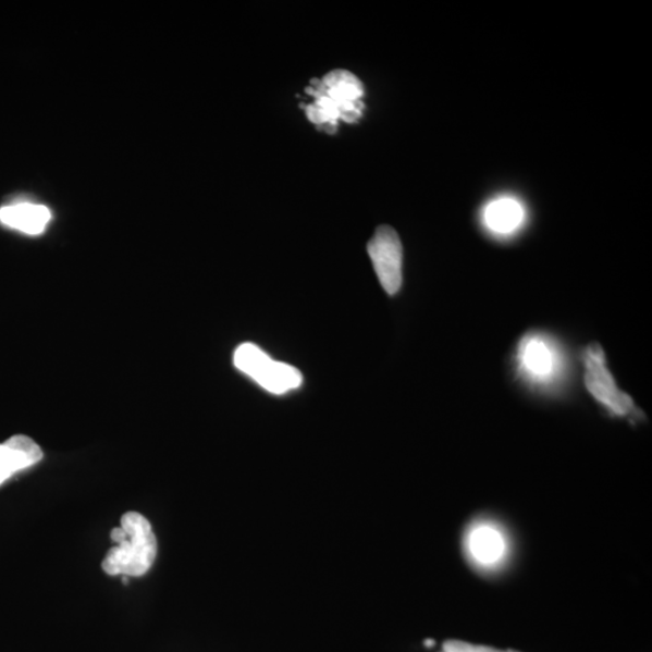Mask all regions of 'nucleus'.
I'll list each match as a JSON object with an SVG mask.
<instances>
[{"instance_id": "nucleus-11", "label": "nucleus", "mask_w": 652, "mask_h": 652, "mask_svg": "<svg viewBox=\"0 0 652 652\" xmlns=\"http://www.w3.org/2000/svg\"><path fill=\"white\" fill-rule=\"evenodd\" d=\"M442 651H444V652H516V651H512V650L502 651V650H496V649L489 648V647L473 645V644H469L466 642H459V640H448V642H446L444 644V647H442Z\"/></svg>"}, {"instance_id": "nucleus-9", "label": "nucleus", "mask_w": 652, "mask_h": 652, "mask_svg": "<svg viewBox=\"0 0 652 652\" xmlns=\"http://www.w3.org/2000/svg\"><path fill=\"white\" fill-rule=\"evenodd\" d=\"M50 220L49 209L40 205L20 204L0 209V221L4 225L25 232L27 235L42 234Z\"/></svg>"}, {"instance_id": "nucleus-2", "label": "nucleus", "mask_w": 652, "mask_h": 652, "mask_svg": "<svg viewBox=\"0 0 652 652\" xmlns=\"http://www.w3.org/2000/svg\"><path fill=\"white\" fill-rule=\"evenodd\" d=\"M110 538L116 546L107 552L103 571L110 577L146 576L158 556V540L148 518L136 512L126 513Z\"/></svg>"}, {"instance_id": "nucleus-5", "label": "nucleus", "mask_w": 652, "mask_h": 652, "mask_svg": "<svg viewBox=\"0 0 652 652\" xmlns=\"http://www.w3.org/2000/svg\"><path fill=\"white\" fill-rule=\"evenodd\" d=\"M585 385L594 399L618 417L638 416L632 397L618 389L612 372L606 367L605 353L599 344L585 349Z\"/></svg>"}, {"instance_id": "nucleus-10", "label": "nucleus", "mask_w": 652, "mask_h": 652, "mask_svg": "<svg viewBox=\"0 0 652 652\" xmlns=\"http://www.w3.org/2000/svg\"><path fill=\"white\" fill-rule=\"evenodd\" d=\"M484 224L496 234H512L522 225L525 211L513 198H500L484 209Z\"/></svg>"}, {"instance_id": "nucleus-12", "label": "nucleus", "mask_w": 652, "mask_h": 652, "mask_svg": "<svg viewBox=\"0 0 652 652\" xmlns=\"http://www.w3.org/2000/svg\"><path fill=\"white\" fill-rule=\"evenodd\" d=\"M425 644H426V647H428V648H432V647H434V645H435V642H434V640H432V639H428V640H426Z\"/></svg>"}, {"instance_id": "nucleus-1", "label": "nucleus", "mask_w": 652, "mask_h": 652, "mask_svg": "<svg viewBox=\"0 0 652 652\" xmlns=\"http://www.w3.org/2000/svg\"><path fill=\"white\" fill-rule=\"evenodd\" d=\"M306 94L315 97L311 104H303L306 116L320 131L334 135L339 120L347 124L358 123L362 116L365 95L362 83L355 74L336 70L328 73L322 81L312 79Z\"/></svg>"}, {"instance_id": "nucleus-3", "label": "nucleus", "mask_w": 652, "mask_h": 652, "mask_svg": "<svg viewBox=\"0 0 652 652\" xmlns=\"http://www.w3.org/2000/svg\"><path fill=\"white\" fill-rule=\"evenodd\" d=\"M236 368L272 394H284L298 389L303 374L290 364L275 361L253 344H243L235 352Z\"/></svg>"}, {"instance_id": "nucleus-7", "label": "nucleus", "mask_w": 652, "mask_h": 652, "mask_svg": "<svg viewBox=\"0 0 652 652\" xmlns=\"http://www.w3.org/2000/svg\"><path fill=\"white\" fill-rule=\"evenodd\" d=\"M516 360L525 378L537 384H549L561 368L557 348L544 335L530 333L519 342Z\"/></svg>"}, {"instance_id": "nucleus-4", "label": "nucleus", "mask_w": 652, "mask_h": 652, "mask_svg": "<svg viewBox=\"0 0 652 652\" xmlns=\"http://www.w3.org/2000/svg\"><path fill=\"white\" fill-rule=\"evenodd\" d=\"M463 548L471 565L482 571L501 569L512 552L504 528L488 518L470 524L464 533Z\"/></svg>"}, {"instance_id": "nucleus-6", "label": "nucleus", "mask_w": 652, "mask_h": 652, "mask_svg": "<svg viewBox=\"0 0 652 652\" xmlns=\"http://www.w3.org/2000/svg\"><path fill=\"white\" fill-rule=\"evenodd\" d=\"M368 251L383 290L395 295L403 284V245L399 235L391 226H380L369 242Z\"/></svg>"}, {"instance_id": "nucleus-8", "label": "nucleus", "mask_w": 652, "mask_h": 652, "mask_svg": "<svg viewBox=\"0 0 652 652\" xmlns=\"http://www.w3.org/2000/svg\"><path fill=\"white\" fill-rule=\"evenodd\" d=\"M44 457L35 440L15 435L0 444V485L22 470L35 467Z\"/></svg>"}]
</instances>
